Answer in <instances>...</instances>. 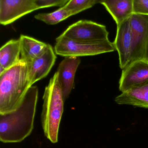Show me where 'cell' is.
I'll return each mask as SVG.
<instances>
[{"instance_id":"obj_1","label":"cell","mask_w":148,"mask_h":148,"mask_svg":"<svg viewBox=\"0 0 148 148\" xmlns=\"http://www.w3.org/2000/svg\"><path fill=\"white\" fill-rule=\"evenodd\" d=\"M38 97V88L32 86L16 110L0 114L1 142L20 143L30 135L34 129Z\"/></svg>"},{"instance_id":"obj_2","label":"cell","mask_w":148,"mask_h":148,"mask_svg":"<svg viewBox=\"0 0 148 148\" xmlns=\"http://www.w3.org/2000/svg\"><path fill=\"white\" fill-rule=\"evenodd\" d=\"M30 87L28 65L22 60L0 75V114L16 110Z\"/></svg>"},{"instance_id":"obj_3","label":"cell","mask_w":148,"mask_h":148,"mask_svg":"<svg viewBox=\"0 0 148 148\" xmlns=\"http://www.w3.org/2000/svg\"><path fill=\"white\" fill-rule=\"evenodd\" d=\"M43 100L41 122L43 133L51 143H56L64 102L57 72L45 88Z\"/></svg>"},{"instance_id":"obj_4","label":"cell","mask_w":148,"mask_h":148,"mask_svg":"<svg viewBox=\"0 0 148 148\" xmlns=\"http://www.w3.org/2000/svg\"><path fill=\"white\" fill-rule=\"evenodd\" d=\"M114 42L109 40L96 42L74 40L61 35L56 39L54 51L56 54L67 56H92L114 52Z\"/></svg>"},{"instance_id":"obj_5","label":"cell","mask_w":148,"mask_h":148,"mask_svg":"<svg viewBox=\"0 0 148 148\" xmlns=\"http://www.w3.org/2000/svg\"><path fill=\"white\" fill-rule=\"evenodd\" d=\"M61 35L78 41L96 42L109 40V32L105 25L87 20H81L73 23Z\"/></svg>"},{"instance_id":"obj_6","label":"cell","mask_w":148,"mask_h":148,"mask_svg":"<svg viewBox=\"0 0 148 148\" xmlns=\"http://www.w3.org/2000/svg\"><path fill=\"white\" fill-rule=\"evenodd\" d=\"M129 20L133 40L130 62L147 59L148 15L134 13Z\"/></svg>"},{"instance_id":"obj_7","label":"cell","mask_w":148,"mask_h":148,"mask_svg":"<svg viewBox=\"0 0 148 148\" xmlns=\"http://www.w3.org/2000/svg\"><path fill=\"white\" fill-rule=\"evenodd\" d=\"M36 0H0V23L9 25L37 10Z\"/></svg>"},{"instance_id":"obj_8","label":"cell","mask_w":148,"mask_h":148,"mask_svg":"<svg viewBox=\"0 0 148 148\" xmlns=\"http://www.w3.org/2000/svg\"><path fill=\"white\" fill-rule=\"evenodd\" d=\"M148 81V59H138L130 62L123 69L119 81L122 92Z\"/></svg>"},{"instance_id":"obj_9","label":"cell","mask_w":148,"mask_h":148,"mask_svg":"<svg viewBox=\"0 0 148 148\" xmlns=\"http://www.w3.org/2000/svg\"><path fill=\"white\" fill-rule=\"evenodd\" d=\"M54 49L48 44L46 50L28 65V76L31 86L46 77L50 72L56 59Z\"/></svg>"},{"instance_id":"obj_10","label":"cell","mask_w":148,"mask_h":148,"mask_svg":"<svg viewBox=\"0 0 148 148\" xmlns=\"http://www.w3.org/2000/svg\"><path fill=\"white\" fill-rule=\"evenodd\" d=\"M129 19L117 26L116 36L114 42L119 55V65L122 69L131 60L133 40Z\"/></svg>"},{"instance_id":"obj_11","label":"cell","mask_w":148,"mask_h":148,"mask_svg":"<svg viewBox=\"0 0 148 148\" xmlns=\"http://www.w3.org/2000/svg\"><path fill=\"white\" fill-rule=\"evenodd\" d=\"M81 62L80 57L67 56L58 66L57 71L58 82L64 101L68 97L74 87L75 75Z\"/></svg>"},{"instance_id":"obj_12","label":"cell","mask_w":148,"mask_h":148,"mask_svg":"<svg viewBox=\"0 0 148 148\" xmlns=\"http://www.w3.org/2000/svg\"><path fill=\"white\" fill-rule=\"evenodd\" d=\"M115 101L118 104L148 108V81L122 92Z\"/></svg>"},{"instance_id":"obj_13","label":"cell","mask_w":148,"mask_h":148,"mask_svg":"<svg viewBox=\"0 0 148 148\" xmlns=\"http://www.w3.org/2000/svg\"><path fill=\"white\" fill-rule=\"evenodd\" d=\"M100 3L111 15L116 26L129 19L134 13V0H102Z\"/></svg>"},{"instance_id":"obj_14","label":"cell","mask_w":148,"mask_h":148,"mask_svg":"<svg viewBox=\"0 0 148 148\" xmlns=\"http://www.w3.org/2000/svg\"><path fill=\"white\" fill-rule=\"evenodd\" d=\"M19 39L21 45V60L28 65L42 54L48 46V44L24 35H21Z\"/></svg>"},{"instance_id":"obj_15","label":"cell","mask_w":148,"mask_h":148,"mask_svg":"<svg viewBox=\"0 0 148 148\" xmlns=\"http://www.w3.org/2000/svg\"><path fill=\"white\" fill-rule=\"evenodd\" d=\"M21 60V45L19 39L11 40L0 49V75Z\"/></svg>"},{"instance_id":"obj_16","label":"cell","mask_w":148,"mask_h":148,"mask_svg":"<svg viewBox=\"0 0 148 148\" xmlns=\"http://www.w3.org/2000/svg\"><path fill=\"white\" fill-rule=\"evenodd\" d=\"M73 15L74 14L72 11L63 6L51 13L37 14L35 16L34 18L46 24L53 25L57 24Z\"/></svg>"},{"instance_id":"obj_17","label":"cell","mask_w":148,"mask_h":148,"mask_svg":"<svg viewBox=\"0 0 148 148\" xmlns=\"http://www.w3.org/2000/svg\"><path fill=\"white\" fill-rule=\"evenodd\" d=\"M96 4V0H70L65 6L74 14L81 13Z\"/></svg>"},{"instance_id":"obj_18","label":"cell","mask_w":148,"mask_h":148,"mask_svg":"<svg viewBox=\"0 0 148 148\" xmlns=\"http://www.w3.org/2000/svg\"><path fill=\"white\" fill-rule=\"evenodd\" d=\"M70 0H36V7L38 10L50 7L65 6Z\"/></svg>"},{"instance_id":"obj_19","label":"cell","mask_w":148,"mask_h":148,"mask_svg":"<svg viewBox=\"0 0 148 148\" xmlns=\"http://www.w3.org/2000/svg\"><path fill=\"white\" fill-rule=\"evenodd\" d=\"M134 13L148 15V0H134Z\"/></svg>"},{"instance_id":"obj_20","label":"cell","mask_w":148,"mask_h":148,"mask_svg":"<svg viewBox=\"0 0 148 148\" xmlns=\"http://www.w3.org/2000/svg\"><path fill=\"white\" fill-rule=\"evenodd\" d=\"M102 1V0H96V4L100 3H101V1Z\"/></svg>"},{"instance_id":"obj_21","label":"cell","mask_w":148,"mask_h":148,"mask_svg":"<svg viewBox=\"0 0 148 148\" xmlns=\"http://www.w3.org/2000/svg\"><path fill=\"white\" fill-rule=\"evenodd\" d=\"M147 59H148V46L147 50Z\"/></svg>"}]
</instances>
